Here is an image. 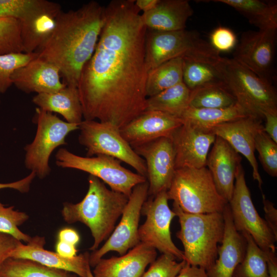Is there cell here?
Segmentation results:
<instances>
[{"mask_svg": "<svg viewBox=\"0 0 277 277\" xmlns=\"http://www.w3.org/2000/svg\"><path fill=\"white\" fill-rule=\"evenodd\" d=\"M276 36V29L244 32L233 58L262 79L271 83L270 75Z\"/></svg>", "mask_w": 277, "mask_h": 277, "instance_id": "cell-14", "label": "cell"}, {"mask_svg": "<svg viewBox=\"0 0 277 277\" xmlns=\"http://www.w3.org/2000/svg\"><path fill=\"white\" fill-rule=\"evenodd\" d=\"M167 191L150 196L144 203L141 214L146 216L139 226L140 242L145 244L162 254H170L181 261L184 260L183 251L174 244L171 236L170 225L176 213L169 207Z\"/></svg>", "mask_w": 277, "mask_h": 277, "instance_id": "cell-12", "label": "cell"}, {"mask_svg": "<svg viewBox=\"0 0 277 277\" xmlns=\"http://www.w3.org/2000/svg\"><path fill=\"white\" fill-rule=\"evenodd\" d=\"M49 2L47 0H0V17L20 21L44 8Z\"/></svg>", "mask_w": 277, "mask_h": 277, "instance_id": "cell-39", "label": "cell"}, {"mask_svg": "<svg viewBox=\"0 0 277 277\" xmlns=\"http://www.w3.org/2000/svg\"><path fill=\"white\" fill-rule=\"evenodd\" d=\"M220 53L197 32L186 29L160 31L147 29L145 58L148 71L178 57L214 62Z\"/></svg>", "mask_w": 277, "mask_h": 277, "instance_id": "cell-7", "label": "cell"}, {"mask_svg": "<svg viewBox=\"0 0 277 277\" xmlns=\"http://www.w3.org/2000/svg\"><path fill=\"white\" fill-rule=\"evenodd\" d=\"M215 62L183 58V82L191 91L210 85H226Z\"/></svg>", "mask_w": 277, "mask_h": 277, "instance_id": "cell-30", "label": "cell"}, {"mask_svg": "<svg viewBox=\"0 0 277 277\" xmlns=\"http://www.w3.org/2000/svg\"><path fill=\"white\" fill-rule=\"evenodd\" d=\"M87 277H94L92 271L90 269V266H88L87 270Z\"/></svg>", "mask_w": 277, "mask_h": 277, "instance_id": "cell-51", "label": "cell"}, {"mask_svg": "<svg viewBox=\"0 0 277 277\" xmlns=\"http://www.w3.org/2000/svg\"><path fill=\"white\" fill-rule=\"evenodd\" d=\"M183 82V58L167 61L148 72L146 93L147 97Z\"/></svg>", "mask_w": 277, "mask_h": 277, "instance_id": "cell-31", "label": "cell"}, {"mask_svg": "<svg viewBox=\"0 0 277 277\" xmlns=\"http://www.w3.org/2000/svg\"><path fill=\"white\" fill-rule=\"evenodd\" d=\"M269 277H277V259L276 254L266 255Z\"/></svg>", "mask_w": 277, "mask_h": 277, "instance_id": "cell-50", "label": "cell"}, {"mask_svg": "<svg viewBox=\"0 0 277 277\" xmlns=\"http://www.w3.org/2000/svg\"><path fill=\"white\" fill-rule=\"evenodd\" d=\"M0 103H1V100H0Z\"/></svg>", "mask_w": 277, "mask_h": 277, "instance_id": "cell-52", "label": "cell"}, {"mask_svg": "<svg viewBox=\"0 0 277 277\" xmlns=\"http://www.w3.org/2000/svg\"><path fill=\"white\" fill-rule=\"evenodd\" d=\"M228 205L236 230L249 233L266 254H276L275 243L277 240L254 206L241 164L236 174L233 192Z\"/></svg>", "mask_w": 277, "mask_h": 277, "instance_id": "cell-11", "label": "cell"}, {"mask_svg": "<svg viewBox=\"0 0 277 277\" xmlns=\"http://www.w3.org/2000/svg\"><path fill=\"white\" fill-rule=\"evenodd\" d=\"M148 187L147 181L133 188L119 223L104 244L90 254V266L94 267L110 251H116L122 255L140 243L138 236L139 222L143 205L148 196Z\"/></svg>", "mask_w": 277, "mask_h": 277, "instance_id": "cell-13", "label": "cell"}, {"mask_svg": "<svg viewBox=\"0 0 277 277\" xmlns=\"http://www.w3.org/2000/svg\"><path fill=\"white\" fill-rule=\"evenodd\" d=\"M69 272L26 259L9 258L0 266V277H74Z\"/></svg>", "mask_w": 277, "mask_h": 277, "instance_id": "cell-32", "label": "cell"}, {"mask_svg": "<svg viewBox=\"0 0 277 277\" xmlns=\"http://www.w3.org/2000/svg\"><path fill=\"white\" fill-rule=\"evenodd\" d=\"M21 243L11 235L0 232V266Z\"/></svg>", "mask_w": 277, "mask_h": 277, "instance_id": "cell-42", "label": "cell"}, {"mask_svg": "<svg viewBox=\"0 0 277 277\" xmlns=\"http://www.w3.org/2000/svg\"><path fill=\"white\" fill-rule=\"evenodd\" d=\"M128 199L123 193L109 189L100 179L89 175L84 197L76 204L64 203L62 215L69 224L79 222L90 229L94 240L90 250L95 251L114 230Z\"/></svg>", "mask_w": 277, "mask_h": 277, "instance_id": "cell-3", "label": "cell"}, {"mask_svg": "<svg viewBox=\"0 0 277 277\" xmlns=\"http://www.w3.org/2000/svg\"><path fill=\"white\" fill-rule=\"evenodd\" d=\"M241 233L246 242V252L243 261L235 271L234 277H269L265 253L249 233Z\"/></svg>", "mask_w": 277, "mask_h": 277, "instance_id": "cell-34", "label": "cell"}, {"mask_svg": "<svg viewBox=\"0 0 277 277\" xmlns=\"http://www.w3.org/2000/svg\"><path fill=\"white\" fill-rule=\"evenodd\" d=\"M190 93L191 91L182 82L147 97L146 110L160 111L179 118L189 106Z\"/></svg>", "mask_w": 277, "mask_h": 277, "instance_id": "cell-29", "label": "cell"}, {"mask_svg": "<svg viewBox=\"0 0 277 277\" xmlns=\"http://www.w3.org/2000/svg\"><path fill=\"white\" fill-rule=\"evenodd\" d=\"M214 65L236 103L249 116L263 120L265 113L277 111V95L271 83L233 58L220 56Z\"/></svg>", "mask_w": 277, "mask_h": 277, "instance_id": "cell-5", "label": "cell"}, {"mask_svg": "<svg viewBox=\"0 0 277 277\" xmlns=\"http://www.w3.org/2000/svg\"><path fill=\"white\" fill-rule=\"evenodd\" d=\"M172 210L180 224L176 235L184 247V260L208 270L217 257L218 247L223 238V212L186 213L174 203Z\"/></svg>", "mask_w": 277, "mask_h": 277, "instance_id": "cell-4", "label": "cell"}, {"mask_svg": "<svg viewBox=\"0 0 277 277\" xmlns=\"http://www.w3.org/2000/svg\"><path fill=\"white\" fill-rule=\"evenodd\" d=\"M37 129L33 141L24 148L25 165L43 179L51 171L49 159L53 151L66 144V137L79 129L80 124L64 121L51 112L36 108L34 117Z\"/></svg>", "mask_w": 277, "mask_h": 277, "instance_id": "cell-8", "label": "cell"}, {"mask_svg": "<svg viewBox=\"0 0 277 277\" xmlns=\"http://www.w3.org/2000/svg\"><path fill=\"white\" fill-rule=\"evenodd\" d=\"M32 102L43 110L60 114L69 123L81 124L83 109L77 87L66 85L52 93L36 94Z\"/></svg>", "mask_w": 277, "mask_h": 277, "instance_id": "cell-26", "label": "cell"}, {"mask_svg": "<svg viewBox=\"0 0 277 277\" xmlns=\"http://www.w3.org/2000/svg\"><path fill=\"white\" fill-rule=\"evenodd\" d=\"M62 11L58 3L51 2L44 9L19 21L23 52H36L46 43L54 29L56 18Z\"/></svg>", "mask_w": 277, "mask_h": 277, "instance_id": "cell-24", "label": "cell"}, {"mask_svg": "<svg viewBox=\"0 0 277 277\" xmlns=\"http://www.w3.org/2000/svg\"><path fill=\"white\" fill-rule=\"evenodd\" d=\"M235 103L236 98L226 85H213L191 91L189 106L195 108H221Z\"/></svg>", "mask_w": 277, "mask_h": 277, "instance_id": "cell-33", "label": "cell"}, {"mask_svg": "<svg viewBox=\"0 0 277 277\" xmlns=\"http://www.w3.org/2000/svg\"><path fill=\"white\" fill-rule=\"evenodd\" d=\"M236 44V37L235 33L226 27H219L210 34V44L219 53L232 50Z\"/></svg>", "mask_w": 277, "mask_h": 277, "instance_id": "cell-41", "label": "cell"}, {"mask_svg": "<svg viewBox=\"0 0 277 277\" xmlns=\"http://www.w3.org/2000/svg\"><path fill=\"white\" fill-rule=\"evenodd\" d=\"M55 157L56 164L59 167L87 172L102 180L111 190L128 197L135 186L147 181L145 176L123 167L121 161L111 156L98 155L84 157L62 148L57 151Z\"/></svg>", "mask_w": 277, "mask_h": 277, "instance_id": "cell-10", "label": "cell"}, {"mask_svg": "<svg viewBox=\"0 0 277 277\" xmlns=\"http://www.w3.org/2000/svg\"><path fill=\"white\" fill-rule=\"evenodd\" d=\"M193 10L187 0H159L151 10L141 14L147 29L173 31L185 29Z\"/></svg>", "mask_w": 277, "mask_h": 277, "instance_id": "cell-25", "label": "cell"}, {"mask_svg": "<svg viewBox=\"0 0 277 277\" xmlns=\"http://www.w3.org/2000/svg\"><path fill=\"white\" fill-rule=\"evenodd\" d=\"M45 243L44 237H33L27 244L22 243L18 246L10 258L31 260L48 267L73 272L80 277H87V268L90 265V254L87 252L71 258H65L44 249Z\"/></svg>", "mask_w": 277, "mask_h": 277, "instance_id": "cell-23", "label": "cell"}, {"mask_svg": "<svg viewBox=\"0 0 277 277\" xmlns=\"http://www.w3.org/2000/svg\"><path fill=\"white\" fill-rule=\"evenodd\" d=\"M215 138L211 131L183 123L170 137L175 153V169L206 167L210 148Z\"/></svg>", "mask_w": 277, "mask_h": 277, "instance_id": "cell-16", "label": "cell"}, {"mask_svg": "<svg viewBox=\"0 0 277 277\" xmlns=\"http://www.w3.org/2000/svg\"><path fill=\"white\" fill-rule=\"evenodd\" d=\"M156 255L155 249L140 242L120 256L101 259L92 274L94 277H141Z\"/></svg>", "mask_w": 277, "mask_h": 277, "instance_id": "cell-22", "label": "cell"}, {"mask_svg": "<svg viewBox=\"0 0 277 277\" xmlns=\"http://www.w3.org/2000/svg\"><path fill=\"white\" fill-rule=\"evenodd\" d=\"M176 277H209L206 269L186 263Z\"/></svg>", "mask_w": 277, "mask_h": 277, "instance_id": "cell-46", "label": "cell"}, {"mask_svg": "<svg viewBox=\"0 0 277 277\" xmlns=\"http://www.w3.org/2000/svg\"><path fill=\"white\" fill-rule=\"evenodd\" d=\"M254 147L265 172L272 177H276L277 143L262 130L255 137Z\"/></svg>", "mask_w": 277, "mask_h": 277, "instance_id": "cell-38", "label": "cell"}, {"mask_svg": "<svg viewBox=\"0 0 277 277\" xmlns=\"http://www.w3.org/2000/svg\"><path fill=\"white\" fill-rule=\"evenodd\" d=\"M14 206L5 207L0 202V232L27 243L32 238L21 231L18 226L26 222L29 216L25 212L14 210Z\"/></svg>", "mask_w": 277, "mask_h": 277, "instance_id": "cell-36", "label": "cell"}, {"mask_svg": "<svg viewBox=\"0 0 277 277\" xmlns=\"http://www.w3.org/2000/svg\"><path fill=\"white\" fill-rule=\"evenodd\" d=\"M262 202L265 212V221L277 240V210L274 204L262 193Z\"/></svg>", "mask_w": 277, "mask_h": 277, "instance_id": "cell-43", "label": "cell"}, {"mask_svg": "<svg viewBox=\"0 0 277 277\" xmlns=\"http://www.w3.org/2000/svg\"><path fill=\"white\" fill-rule=\"evenodd\" d=\"M104 22V7L94 1L62 11L37 56L55 65L67 86L77 87L81 71L96 48Z\"/></svg>", "mask_w": 277, "mask_h": 277, "instance_id": "cell-2", "label": "cell"}, {"mask_svg": "<svg viewBox=\"0 0 277 277\" xmlns=\"http://www.w3.org/2000/svg\"><path fill=\"white\" fill-rule=\"evenodd\" d=\"M19 21L0 17V54L23 52Z\"/></svg>", "mask_w": 277, "mask_h": 277, "instance_id": "cell-37", "label": "cell"}, {"mask_svg": "<svg viewBox=\"0 0 277 277\" xmlns=\"http://www.w3.org/2000/svg\"><path fill=\"white\" fill-rule=\"evenodd\" d=\"M159 2V0H136L135 4L140 11L145 13L152 10Z\"/></svg>", "mask_w": 277, "mask_h": 277, "instance_id": "cell-49", "label": "cell"}, {"mask_svg": "<svg viewBox=\"0 0 277 277\" xmlns=\"http://www.w3.org/2000/svg\"><path fill=\"white\" fill-rule=\"evenodd\" d=\"M264 120H265L264 131L277 143V111L265 113Z\"/></svg>", "mask_w": 277, "mask_h": 277, "instance_id": "cell-45", "label": "cell"}, {"mask_svg": "<svg viewBox=\"0 0 277 277\" xmlns=\"http://www.w3.org/2000/svg\"><path fill=\"white\" fill-rule=\"evenodd\" d=\"M167 195L189 213L223 212L228 204L217 191L207 167L175 169Z\"/></svg>", "mask_w": 277, "mask_h": 277, "instance_id": "cell-6", "label": "cell"}, {"mask_svg": "<svg viewBox=\"0 0 277 277\" xmlns=\"http://www.w3.org/2000/svg\"><path fill=\"white\" fill-rule=\"evenodd\" d=\"M140 12L134 0H113L104 7L98 41L77 86L84 120L120 129L146 110L147 28Z\"/></svg>", "mask_w": 277, "mask_h": 277, "instance_id": "cell-1", "label": "cell"}, {"mask_svg": "<svg viewBox=\"0 0 277 277\" xmlns=\"http://www.w3.org/2000/svg\"><path fill=\"white\" fill-rule=\"evenodd\" d=\"M176 260L171 255L162 254L150 264L141 277H176L186 264L184 260L177 262Z\"/></svg>", "mask_w": 277, "mask_h": 277, "instance_id": "cell-40", "label": "cell"}, {"mask_svg": "<svg viewBox=\"0 0 277 277\" xmlns=\"http://www.w3.org/2000/svg\"><path fill=\"white\" fill-rule=\"evenodd\" d=\"M183 124L182 120L156 111L146 110L120 128L122 136L132 148L167 137Z\"/></svg>", "mask_w": 277, "mask_h": 277, "instance_id": "cell-18", "label": "cell"}, {"mask_svg": "<svg viewBox=\"0 0 277 277\" xmlns=\"http://www.w3.org/2000/svg\"><path fill=\"white\" fill-rule=\"evenodd\" d=\"M79 130L78 142L86 148L87 156H111L129 165L138 174L146 178L144 160L122 136L117 126L109 122L84 120L80 125Z\"/></svg>", "mask_w": 277, "mask_h": 277, "instance_id": "cell-9", "label": "cell"}, {"mask_svg": "<svg viewBox=\"0 0 277 277\" xmlns=\"http://www.w3.org/2000/svg\"><path fill=\"white\" fill-rule=\"evenodd\" d=\"M37 57L36 52L0 54V93H5L13 85L11 76L16 70Z\"/></svg>", "mask_w": 277, "mask_h": 277, "instance_id": "cell-35", "label": "cell"}, {"mask_svg": "<svg viewBox=\"0 0 277 277\" xmlns=\"http://www.w3.org/2000/svg\"><path fill=\"white\" fill-rule=\"evenodd\" d=\"M56 252L60 255L71 258L76 255L77 250L75 245L63 241H58L56 243Z\"/></svg>", "mask_w": 277, "mask_h": 277, "instance_id": "cell-48", "label": "cell"}, {"mask_svg": "<svg viewBox=\"0 0 277 277\" xmlns=\"http://www.w3.org/2000/svg\"><path fill=\"white\" fill-rule=\"evenodd\" d=\"M36 176L34 172H31L28 175L18 181L7 183H0V189L9 188L21 193H27L29 191L31 184Z\"/></svg>", "mask_w": 277, "mask_h": 277, "instance_id": "cell-44", "label": "cell"}, {"mask_svg": "<svg viewBox=\"0 0 277 277\" xmlns=\"http://www.w3.org/2000/svg\"><path fill=\"white\" fill-rule=\"evenodd\" d=\"M248 116L245 109L236 103L221 108H195L188 106L179 118L183 123L211 131L212 128L220 124Z\"/></svg>", "mask_w": 277, "mask_h": 277, "instance_id": "cell-27", "label": "cell"}, {"mask_svg": "<svg viewBox=\"0 0 277 277\" xmlns=\"http://www.w3.org/2000/svg\"><path fill=\"white\" fill-rule=\"evenodd\" d=\"M58 241L76 245L80 241V237L77 232L71 228H64L60 231Z\"/></svg>", "mask_w": 277, "mask_h": 277, "instance_id": "cell-47", "label": "cell"}, {"mask_svg": "<svg viewBox=\"0 0 277 277\" xmlns=\"http://www.w3.org/2000/svg\"><path fill=\"white\" fill-rule=\"evenodd\" d=\"M61 75L55 65L37 56L16 70L11 80L13 85L25 93H52L66 86Z\"/></svg>", "mask_w": 277, "mask_h": 277, "instance_id": "cell-21", "label": "cell"}, {"mask_svg": "<svg viewBox=\"0 0 277 277\" xmlns=\"http://www.w3.org/2000/svg\"><path fill=\"white\" fill-rule=\"evenodd\" d=\"M228 5L242 15L260 30L277 28V5L259 0H214Z\"/></svg>", "mask_w": 277, "mask_h": 277, "instance_id": "cell-28", "label": "cell"}, {"mask_svg": "<svg viewBox=\"0 0 277 277\" xmlns=\"http://www.w3.org/2000/svg\"><path fill=\"white\" fill-rule=\"evenodd\" d=\"M146 164L148 196L169 188L175 170V153L170 138L163 137L133 148Z\"/></svg>", "mask_w": 277, "mask_h": 277, "instance_id": "cell-15", "label": "cell"}, {"mask_svg": "<svg viewBox=\"0 0 277 277\" xmlns=\"http://www.w3.org/2000/svg\"><path fill=\"white\" fill-rule=\"evenodd\" d=\"M262 130V120L250 116L220 124L211 130L214 134L226 141L236 152L248 160L252 168L253 178L258 182L261 190L263 181L254 154V144L255 137Z\"/></svg>", "mask_w": 277, "mask_h": 277, "instance_id": "cell-17", "label": "cell"}, {"mask_svg": "<svg viewBox=\"0 0 277 277\" xmlns=\"http://www.w3.org/2000/svg\"><path fill=\"white\" fill-rule=\"evenodd\" d=\"M223 214L225 225L223 238L218 247L217 257L207 270L209 277H234L235 271L245 254L246 242L234 226L228 203Z\"/></svg>", "mask_w": 277, "mask_h": 277, "instance_id": "cell-20", "label": "cell"}, {"mask_svg": "<svg viewBox=\"0 0 277 277\" xmlns=\"http://www.w3.org/2000/svg\"><path fill=\"white\" fill-rule=\"evenodd\" d=\"M239 154L224 139L216 136L207 156L206 167L216 189L228 202L231 199L236 174L241 164Z\"/></svg>", "mask_w": 277, "mask_h": 277, "instance_id": "cell-19", "label": "cell"}]
</instances>
